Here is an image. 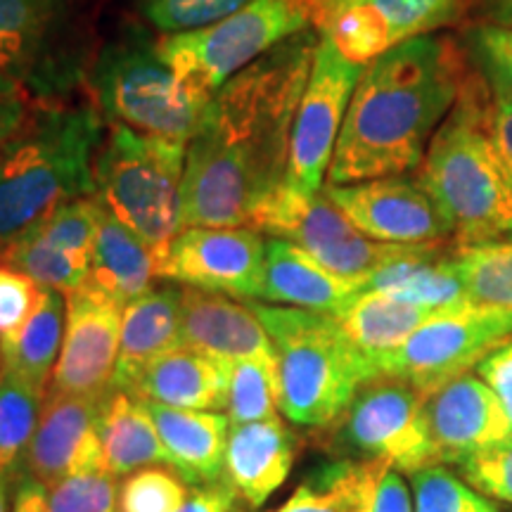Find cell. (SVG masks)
<instances>
[{
	"instance_id": "1",
	"label": "cell",
	"mask_w": 512,
	"mask_h": 512,
	"mask_svg": "<svg viewBox=\"0 0 512 512\" xmlns=\"http://www.w3.org/2000/svg\"><path fill=\"white\" fill-rule=\"evenodd\" d=\"M316 48L313 29L287 38L207 102L185 155L181 228H249L285 183L294 114Z\"/></svg>"
},
{
	"instance_id": "2",
	"label": "cell",
	"mask_w": 512,
	"mask_h": 512,
	"mask_svg": "<svg viewBox=\"0 0 512 512\" xmlns=\"http://www.w3.org/2000/svg\"><path fill=\"white\" fill-rule=\"evenodd\" d=\"M472 64L460 38L403 41L363 67L325 185H351L418 169L460 98Z\"/></svg>"
},
{
	"instance_id": "3",
	"label": "cell",
	"mask_w": 512,
	"mask_h": 512,
	"mask_svg": "<svg viewBox=\"0 0 512 512\" xmlns=\"http://www.w3.org/2000/svg\"><path fill=\"white\" fill-rule=\"evenodd\" d=\"M102 140L95 102H31L27 121L0 150V254L62 204L95 195Z\"/></svg>"
},
{
	"instance_id": "4",
	"label": "cell",
	"mask_w": 512,
	"mask_h": 512,
	"mask_svg": "<svg viewBox=\"0 0 512 512\" xmlns=\"http://www.w3.org/2000/svg\"><path fill=\"white\" fill-rule=\"evenodd\" d=\"M491 107L494 95L472 69L418 166L456 247L512 242V169L491 136Z\"/></svg>"
},
{
	"instance_id": "5",
	"label": "cell",
	"mask_w": 512,
	"mask_h": 512,
	"mask_svg": "<svg viewBox=\"0 0 512 512\" xmlns=\"http://www.w3.org/2000/svg\"><path fill=\"white\" fill-rule=\"evenodd\" d=\"M278 354L280 413L292 425L325 430L347 411L358 387L375 377L368 356L330 313L247 302Z\"/></svg>"
},
{
	"instance_id": "6",
	"label": "cell",
	"mask_w": 512,
	"mask_h": 512,
	"mask_svg": "<svg viewBox=\"0 0 512 512\" xmlns=\"http://www.w3.org/2000/svg\"><path fill=\"white\" fill-rule=\"evenodd\" d=\"M86 86L105 124L183 143L195 136L207 107L164 60L159 41L138 24H126L95 50Z\"/></svg>"
},
{
	"instance_id": "7",
	"label": "cell",
	"mask_w": 512,
	"mask_h": 512,
	"mask_svg": "<svg viewBox=\"0 0 512 512\" xmlns=\"http://www.w3.org/2000/svg\"><path fill=\"white\" fill-rule=\"evenodd\" d=\"M93 57L88 0H0V81L31 102L72 98Z\"/></svg>"
},
{
	"instance_id": "8",
	"label": "cell",
	"mask_w": 512,
	"mask_h": 512,
	"mask_svg": "<svg viewBox=\"0 0 512 512\" xmlns=\"http://www.w3.org/2000/svg\"><path fill=\"white\" fill-rule=\"evenodd\" d=\"M188 143L110 126L93 164L95 197L159 254L181 230Z\"/></svg>"
},
{
	"instance_id": "9",
	"label": "cell",
	"mask_w": 512,
	"mask_h": 512,
	"mask_svg": "<svg viewBox=\"0 0 512 512\" xmlns=\"http://www.w3.org/2000/svg\"><path fill=\"white\" fill-rule=\"evenodd\" d=\"M306 29L311 19L297 0H252L221 22L166 36L159 48L190 93L209 102L242 69Z\"/></svg>"
},
{
	"instance_id": "10",
	"label": "cell",
	"mask_w": 512,
	"mask_h": 512,
	"mask_svg": "<svg viewBox=\"0 0 512 512\" xmlns=\"http://www.w3.org/2000/svg\"><path fill=\"white\" fill-rule=\"evenodd\" d=\"M427 396L392 375L370 377L339 418L318 430L316 444L332 458L380 460L411 475L434 463Z\"/></svg>"
},
{
	"instance_id": "11",
	"label": "cell",
	"mask_w": 512,
	"mask_h": 512,
	"mask_svg": "<svg viewBox=\"0 0 512 512\" xmlns=\"http://www.w3.org/2000/svg\"><path fill=\"white\" fill-rule=\"evenodd\" d=\"M510 342L512 309L467 302L439 309L399 349L370 358V366L375 377H401L432 396Z\"/></svg>"
},
{
	"instance_id": "12",
	"label": "cell",
	"mask_w": 512,
	"mask_h": 512,
	"mask_svg": "<svg viewBox=\"0 0 512 512\" xmlns=\"http://www.w3.org/2000/svg\"><path fill=\"white\" fill-rule=\"evenodd\" d=\"M249 228L266 233L268 238L294 242L328 271L356 283L418 247L370 240L351 226V221L328 200L323 190L309 197L287 183L266 197L264 204L256 209Z\"/></svg>"
},
{
	"instance_id": "13",
	"label": "cell",
	"mask_w": 512,
	"mask_h": 512,
	"mask_svg": "<svg viewBox=\"0 0 512 512\" xmlns=\"http://www.w3.org/2000/svg\"><path fill=\"white\" fill-rule=\"evenodd\" d=\"M361 74V64L349 62L328 38L320 36L309 81L294 114L285 174V183L302 195L313 197L323 190Z\"/></svg>"
},
{
	"instance_id": "14",
	"label": "cell",
	"mask_w": 512,
	"mask_h": 512,
	"mask_svg": "<svg viewBox=\"0 0 512 512\" xmlns=\"http://www.w3.org/2000/svg\"><path fill=\"white\" fill-rule=\"evenodd\" d=\"M266 240L245 226L181 228L159 254V280L228 294L242 302L256 299L264 271Z\"/></svg>"
},
{
	"instance_id": "15",
	"label": "cell",
	"mask_w": 512,
	"mask_h": 512,
	"mask_svg": "<svg viewBox=\"0 0 512 512\" xmlns=\"http://www.w3.org/2000/svg\"><path fill=\"white\" fill-rule=\"evenodd\" d=\"M323 192L351 226L370 240L389 245L451 240L444 216L418 176L401 174L351 185H323Z\"/></svg>"
},
{
	"instance_id": "16",
	"label": "cell",
	"mask_w": 512,
	"mask_h": 512,
	"mask_svg": "<svg viewBox=\"0 0 512 512\" xmlns=\"http://www.w3.org/2000/svg\"><path fill=\"white\" fill-rule=\"evenodd\" d=\"M124 306L83 285L67 294L62 349L48 392L102 399L112 392Z\"/></svg>"
},
{
	"instance_id": "17",
	"label": "cell",
	"mask_w": 512,
	"mask_h": 512,
	"mask_svg": "<svg viewBox=\"0 0 512 512\" xmlns=\"http://www.w3.org/2000/svg\"><path fill=\"white\" fill-rule=\"evenodd\" d=\"M434 463L460 465L475 453L512 437L503 403L479 375L467 373L427 396Z\"/></svg>"
},
{
	"instance_id": "18",
	"label": "cell",
	"mask_w": 512,
	"mask_h": 512,
	"mask_svg": "<svg viewBox=\"0 0 512 512\" xmlns=\"http://www.w3.org/2000/svg\"><path fill=\"white\" fill-rule=\"evenodd\" d=\"M102 399L48 392L31 444L24 456L22 475L34 477L46 489L60 482L81 463L102 453L98 420Z\"/></svg>"
},
{
	"instance_id": "19",
	"label": "cell",
	"mask_w": 512,
	"mask_h": 512,
	"mask_svg": "<svg viewBox=\"0 0 512 512\" xmlns=\"http://www.w3.org/2000/svg\"><path fill=\"white\" fill-rule=\"evenodd\" d=\"M181 347L223 363L278 361L273 339L252 306L228 294L181 287Z\"/></svg>"
},
{
	"instance_id": "20",
	"label": "cell",
	"mask_w": 512,
	"mask_h": 512,
	"mask_svg": "<svg viewBox=\"0 0 512 512\" xmlns=\"http://www.w3.org/2000/svg\"><path fill=\"white\" fill-rule=\"evenodd\" d=\"M299 434L280 418L230 425L223 479L247 508L259 510L290 477Z\"/></svg>"
},
{
	"instance_id": "21",
	"label": "cell",
	"mask_w": 512,
	"mask_h": 512,
	"mask_svg": "<svg viewBox=\"0 0 512 512\" xmlns=\"http://www.w3.org/2000/svg\"><path fill=\"white\" fill-rule=\"evenodd\" d=\"M358 294L361 290L356 280L328 271L294 242L266 240L264 271L254 302L335 316Z\"/></svg>"
},
{
	"instance_id": "22",
	"label": "cell",
	"mask_w": 512,
	"mask_h": 512,
	"mask_svg": "<svg viewBox=\"0 0 512 512\" xmlns=\"http://www.w3.org/2000/svg\"><path fill=\"white\" fill-rule=\"evenodd\" d=\"M228 375L230 363L178 347L155 358L136 377L128 394L188 411H226Z\"/></svg>"
},
{
	"instance_id": "23",
	"label": "cell",
	"mask_w": 512,
	"mask_h": 512,
	"mask_svg": "<svg viewBox=\"0 0 512 512\" xmlns=\"http://www.w3.org/2000/svg\"><path fill=\"white\" fill-rule=\"evenodd\" d=\"M157 425L166 463L185 482L209 484L223 479L230 420L221 411H188L143 401Z\"/></svg>"
},
{
	"instance_id": "24",
	"label": "cell",
	"mask_w": 512,
	"mask_h": 512,
	"mask_svg": "<svg viewBox=\"0 0 512 512\" xmlns=\"http://www.w3.org/2000/svg\"><path fill=\"white\" fill-rule=\"evenodd\" d=\"M181 347V287H152L121 313V344L112 389L128 392L136 377L166 351Z\"/></svg>"
},
{
	"instance_id": "25",
	"label": "cell",
	"mask_w": 512,
	"mask_h": 512,
	"mask_svg": "<svg viewBox=\"0 0 512 512\" xmlns=\"http://www.w3.org/2000/svg\"><path fill=\"white\" fill-rule=\"evenodd\" d=\"M67 297L41 287L29 316L15 330L0 335V373L31 384L38 392L50 387L57 356L62 349Z\"/></svg>"
},
{
	"instance_id": "26",
	"label": "cell",
	"mask_w": 512,
	"mask_h": 512,
	"mask_svg": "<svg viewBox=\"0 0 512 512\" xmlns=\"http://www.w3.org/2000/svg\"><path fill=\"white\" fill-rule=\"evenodd\" d=\"M157 252L126 228L110 211H102L86 283L119 306L131 304L155 287Z\"/></svg>"
},
{
	"instance_id": "27",
	"label": "cell",
	"mask_w": 512,
	"mask_h": 512,
	"mask_svg": "<svg viewBox=\"0 0 512 512\" xmlns=\"http://www.w3.org/2000/svg\"><path fill=\"white\" fill-rule=\"evenodd\" d=\"M387 467L380 460L332 458L313 467L292 496L273 512H370Z\"/></svg>"
},
{
	"instance_id": "28",
	"label": "cell",
	"mask_w": 512,
	"mask_h": 512,
	"mask_svg": "<svg viewBox=\"0 0 512 512\" xmlns=\"http://www.w3.org/2000/svg\"><path fill=\"white\" fill-rule=\"evenodd\" d=\"M98 437L107 465L117 477H126L147 465H169L147 406L121 389H112L102 403Z\"/></svg>"
},
{
	"instance_id": "29",
	"label": "cell",
	"mask_w": 512,
	"mask_h": 512,
	"mask_svg": "<svg viewBox=\"0 0 512 512\" xmlns=\"http://www.w3.org/2000/svg\"><path fill=\"white\" fill-rule=\"evenodd\" d=\"M439 309L420 306L384 292H361L335 313L339 328L363 354L377 358L399 349Z\"/></svg>"
},
{
	"instance_id": "30",
	"label": "cell",
	"mask_w": 512,
	"mask_h": 512,
	"mask_svg": "<svg viewBox=\"0 0 512 512\" xmlns=\"http://www.w3.org/2000/svg\"><path fill=\"white\" fill-rule=\"evenodd\" d=\"M0 264L29 275L36 285L62 292L64 297L86 285L91 271V259L53 245L36 230H29L24 238L5 249L0 254Z\"/></svg>"
},
{
	"instance_id": "31",
	"label": "cell",
	"mask_w": 512,
	"mask_h": 512,
	"mask_svg": "<svg viewBox=\"0 0 512 512\" xmlns=\"http://www.w3.org/2000/svg\"><path fill=\"white\" fill-rule=\"evenodd\" d=\"M46 392L0 373V477L19 479Z\"/></svg>"
},
{
	"instance_id": "32",
	"label": "cell",
	"mask_w": 512,
	"mask_h": 512,
	"mask_svg": "<svg viewBox=\"0 0 512 512\" xmlns=\"http://www.w3.org/2000/svg\"><path fill=\"white\" fill-rule=\"evenodd\" d=\"M280 411V375L278 361L245 358L230 363L228 406L230 425H245L278 418Z\"/></svg>"
},
{
	"instance_id": "33",
	"label": "cell",
	"mask_w": 512,
	"mask_h": 512,
	"mask_svg": "<svg viewBox=\"0 0 512 512\" xmlns=\"http://www.w3.org/2000/svg\"><path fill=\"white\" fill-rule=\"evenodd\" d=\"M456 266L472 302L512 309V242L456 247Z\"/></svg>"
},
{
	"instance_id": "34",
	"label": "cell",
	"mask_w": 512,
	"mask_h": 512,
	"mask_svg": "<svg viewBox=\"0 0 512 512\" xmlns=\"http://www.w3.org/2000/svg\"><path fill=\"white\" fill-rule=\"evenodd\" d=\"M117 479L102 451L50 486V512H117Z\"/></svg>"
},
{
	"instance_id": "35",
	"label": "cell",
	"mask_w": 512,
	"mask_h": 512,
	"mask_svg": "<svg viewBox=\"0 0 512 512\" xmlns=\"http://www.w3.org/2000/svg\"><path fill=\"white\" fill-rule=\"evenodd\" d=\"M318 31L339 50V55L347 57L349 62L361 64V67L394 48L387 24L370 3L337 12Z\"/></svg>"
},
{
	"instance_id": "36",
	"label": "cell",
	"mask_w": 512,
	"mask_h": 512,
	"mask_svg": "<svg viewBox=\"0 0 512 512\" xmlns=\"http://www.w3.org/2000/svg\"><path fill=\"white\" fill-rule=\"evenodd\" d=\"M460 43L491 95L512 100V29L479 19L463 31Z\"/></svg>"
},
{
	"instance_id": "37",
	"label": "cell",
	"mask_w": 512,
	"mask_h": 512,
	"mask_svg": "<svg viewBox=\"0 0 512 512\" xmlns=\"http://www.w3.org/2000/svg\"><path fill=\"white\" fill-rule=\"evenodd\" d=\"M415 512H501L446 465H427L411 472Z\"/></svg>"
},
{
	"instance_id": "38",
	"label": "cell",
	"mask_w": 512,
	"mask_h": 512,
	"mask_svg": "<svg viewBox=\"0 0 512 512\" xmlns=\"http://www.w3.org/2000/svg\"><path fill=\"white\" fill-rule=\"evenodd\" d=\"M190 484L169 465H147L119 482L117 512H178Z\"/></svg>"
},
{
	"instance_id": "39",
	"label": "cell",
	"mask_w": 512,
	"mask_h": 512,
	"mask_svg": "<svg viewBox=\"0 0 512 512\" xmlns=\"http://www.w3.org/2000/svg\"><path fill=\"white\" fill-rule=\"evenodd\" d=\"M384 19L394 46L456 24L465 12V0H368Z\"/></svg>"
},
{
	"instance_id": "40",
	"label": "cell",
	"mask_w": 512,
	"mask_h": 512,
	"mask_svg": "<svg viewBox=\"0 0 512 512\" xmlns=\"http://www.w3.org/2000/svg\"><path fill=\"white\" fill-rule=\"evenodd\" d=\"M252 0H136L140 17L159 34L176 36L221 22Z\"/></svg>"
},
{
	"instance_id": "41",
	"label": "cell",
	"mask_w": 512,
	"mask_h": 512,
	"mask_svg": "<svg viewBox=\"0 0 512 512\" xmlns=\"http://www.w3.org/2000/svg\"><path fill=\"white\" fill-rule=\"evenodd\" d=\"M458 472L491 501L512 503V437L463 460Z\"/></svg>"
},
{
	"instance_id": "42",
	"label": "cell",
	"mask_w": 512,
	"mask_h": 512,
	"mask_svg": "<svg viewBox=\"0 0 512 512\" xmlns=\"http://www.w3.org/2000/svg\"><path fill=\"white\" fill-rule=\"evenodd\" d=\"M38 290L41 285H36L29 275L0 264V335L15 330L29 316L38 299Z\"/></svg>"
},
{
	"instance_id": "43",
	"label": "cell",
	"mask_w": 512,
	"mask_h": 512,
	"mask_svg": "<svg viewBox=\"0 0 512 512\" xmlns=\"http://www.w3.org/2000/svg\"><path fill=\"white\" fill-rule=\"evenodd\" d=\"M477 375L489 384L491 392L503 403L512 430V342L486 356L477 366Z\"/></svg>"
},
{
	"instance_id": "44",
	"label": "cell",
	"mask_w": 512,
	"mask_h": 512,
	"mask_svg": "<svg viewBox=\"0 0 512 512\" xmlns=\"http://www.w3.org/2000/svg\"><path fill=\"white\" fill-rule=\"evenodd\" d=\"M238 494L226 479L209 484H192L188 501L178 512H233L238 508Z\"/></svg>"
},
{
	"instance_id": "45",
	"label": "cell",
	"mask_w": 512,
	"mask_h": 512,
	"mask_svg": "<svg viewBox=\"0 0 512 512\" xmlns=\"http://www.w3.org/2000/svg\"><path fill=\"white\" fill-rule=\"evenodd\" d=\"M29 95L15 83L0 81V150L10 143V138L22 128L29 117Z\"/></svg>"
},
{
	"instance_id": "46",
	"label": "cell",
	"mask_w": 512,
	"mask_h": 512,
	"mask_svg": "<svg viewBox=\"0 0 512 512\" xmlns=\"http://www.w3.org/2000/svg\"><path fill=\"white\" fill-rule=\"evenodd\" d=\"M370 512H415L413 508V489L408 486L403 472L387 467L375 489Z\"/></svg>"
},
{
	"instance_id": "47",
	"label": "cell",
	"mask_w": 512,
	"mask_h": 512,
	"mask_svg": "<svg viewBox=\"0 0 512 512\" xmlns=\"http://www.w3.org/2000/svg\"><path fill=\"white\" fill-rule=\"evenodd\" d=\"M12 512H50L46 486L34 477L19 475L12 491Z\"/></svg>"
},
{
	"instance_id": "48",
	"label": "cell",
	"mask_w": 512,
	"mask_h": 512,
	"mask_svg": "<svg viewBox=\"0 0 512 512\" xmlns=\"http://www.w3.org/2000/svg\"><path fill=\"white\" fill-rule=\"evenodd\" d=\"M491 136H494L496 147L501 150L503 159L512 169V100L494 98V107H491Z\"/></svg>"
},
{
	"instance_id": "49",
	"label": "cell",
	"mask_w": 512,
	"mask_h": 512,
	"mask_svg": "<svg viewBox=\"0 0 512 512\" xmlns=\"http://www.w3.org/2000/svg\"><path fill=\"white\" fill-rule=\"evenodd\" d=\"M302 5L306 17L311 19V27L320 29L330 17H335L337 12L354 8V5L368 3V0H297Z\"/></svg>"
},
{
	"instance_id": "50",
	"label": "cell",
	"mask_w": 512,
	"mask_h": 512,
	"mask_svg": "<svg viewBox=\"0 0 512 512\" xmlns=\"http://www.w3.org/2000/svg\"><path fill=\"white\" fill-rule=\"evenodd\" d=\"M482 17L512 29V0H482Z\"/></svg>"
},
{
	"instance_id": "51",
	"label": "cell",
	"mask_w": 512,
	"mask_h": 512,
	"mask_svg": "<svg viewBox=\"0 0 512 512\" xmlns=\"http://www.w3.org/2000/svg\"><path fill=\"white\" fill-rule=\"evenodd\" d=\"M15 484H17L15 479L0 477V512H12L10 510V491H15L12 489Z\"/></svg>"
},
{
	"instance_id": "52",
	"label": "cell",
	"mask_w": 512,
	"mask_h": 512,
	"mask_svg": "<svg viewBox=\"0 0 512 512\" xmlns=\"http://www.w3.org/2000/svg\"><path fill=\"white\" fill-rule=\"evenodd\" d=\"M233 512H254V510L252 508H235Z\"/></svg>"
}]
</instances>
